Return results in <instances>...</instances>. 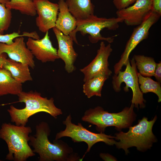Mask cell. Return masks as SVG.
Wrapping results in <instances>:
<instances>
[{"instance_id": "obj_1", "label": "cell", "mask_w": 161, "mask_h": 161, "mask_svg": "<svg viewBox=\"0 0 161 161\" xmlns=\"http://www.w3.org/2000/svg\"><path fill=\"white\" fill-rule=\"evenodd\" d=\"M36 134L30 136V144L33 152L39 155L40 161H75L78 157L73 154L72 148L62 141L51 143L48 138L50 131L46 122H41L36 126Z\"/></svg>"}, {"instance_id": "obj_2", "label": "cell", "mask_w": 161, "mask_h": 161, "mask_svg": "<svg viewBox=\"0 0 161 161\" xmlns=\"http://www.w3.org/2000/svg\"><path fill=\"white\" fill-rule=\"evenodd\" d=\"M17 96L18 100L16 102L24 103L25 107L18 109L11 105L7 110L11 122L16 125L26 126L29 117L38 112L47 113L55 118L62 114L61 110L55 105L52 97L48 99L42 97L40 93L32 91L27 92L22 91Z\"/></svg>"}, {"instance_id": "obj_3", "label": "cell", "mask_w": 161, "mask_h": 161, "mask_svg": "<svg viewBox=\"0 0 161 161\" xmlns=\"http://www.w3.org/2000/svg\"><path fill=\"white\" fill-rule=\"evenodd\" d=\"M31 128L17 126L10 123L2 124L0 129V138L4 140L8 147V153L6 159L14 161H26L35 154L30 147V141Z\"/></svg>"}, {"instance_id": "obj_4", "label": "cell", "mask_w": 161, "mask_h": 161, "mask_svg": "<svg viewBox=\"0 0 161 161\" xmlns=\"http://www.w3.org/2000/svg\"><path fill=\"white\" fill-rule=\"evenodd\" d=\"M157 118L155 116L148 121L147 118L144 117L137 125L130 126L127 132L120 131L116 133L115 138L119 141L115 144L117 147L123 149L126 154L129 152L128 148L133 146L140 151L150 148L156 141L152 129Z\"/></svg>"}, {"instance_id": "obj_5", "label": "cell", "mask_w": 161, "mask_h": 161, "mask_svg": "<svg viewBox=\"0 0 161 161\" xmlns=\"http://www.w3.org/2000/svg\"><path fill=\"white\" fill-rule=\"evenodd\" d=\"M134 107L131 103L129 107L125 108L120 112L110 113L97 106L86 111L82 120L95 125L96 129L101 133L108 126H115L119 130L128 128L135 119Z\"/></svg>"}, {"instance_id": "obj_6", "label": "cell", "mask_w": 161, "mask_h": 161, "mask_svg": "<svg viewBox=\"0 0 161 161\" xmlns=\"http://www.w3.org/2000/svg\"><path fill=\"white\" fill-rule=\"evenodd\" d=\"M123 22L121 19L117 17L109 18L98 17L93 14L86 19L77 20L76 27L69 35L77 44H79L76 34L78 32H80L83 36L89 34V40L92 43L95 44L99 41H103L110 44L114 41V37L117 35L105 37L100 33V31L104 28L110 30H115L119 27V23Z\"/></svg>"}, {"instance_id": "obj_7", "label": "cell", "mask_w": 161, "mask_h": 161, "mask_svg": "<svg viewBox=\"0 0 161 161\" xmlns=\"http://www.w3.org/2000/svg\"><path fill=\"white\" fill-rule=\"evenodd\" d=\"M63 123L65 125L66 128L64 130L57 134L55 140H58L63 137H67L71 138L74 142H85L88 145L85 154L90 151L94 144L97 142H103L109 145H113L116 143L113 139L115 138V137L107 135L101 132L94 133L84 128L80 123H78L77 125L72 123L70 114L67 116Z\"/></svg>"}, {"instance_id": "obj_8", "label": "cell", "mask_w": 161, "mask_h": 161, "mask_svg": "<svg viewBox=\"0 0 161 161\" xmlns=\"http://www.w3.org/2000/svg\"><path fill=\"white\" fill-rule=\"evenodd\" d=\"M126 67L124 71H119L117 74H114L112 77V83L114 90L116 92H120L121 90V85L124 82L126 86L124 90L126 92L129 91L130 88L132 92L131 103L134 106L138 108L145 107V102L143 98V94L141 92L138 83V71L134 60L133 58L129 59L126 62Z\"/></svg>"}, {"instance_id": "obj_9", "label": "cell", "mask_w": 161, "mask_h": 161, "mask_svg": "<svg viewBox=\"0 0 161 161\" xmlns=\"http://www.w3.org/2000/svg\"><path fill=\"white\" fill-rule=\"evenodd\" d=\"M161 15L151 11L144 21L135 28L127 41L119 61L114 66V74H117L129 59L132 51L141 41L147 39L151 27L159 19Z\"/></svg>"}, {"instance_id": "obj_10", "label": "cell", "mask_w": 161, "mask_h": 161, "mask_svg": "<svg viewBox=\"0 0 161 161\" xmlns=\"http://www.w3.org/2000/svg\"><path fill=\"white\" fill-rule=\"evenodd\" d=\"M112 51L110 43L106 45L103 41L101 42L95 58L88 65L80 69L84 74V82L99 74L108 77L111 75L112 72L109 67L108 60Z\"/></svg>"}, {"instance_id": "obj_11", "label": "cell", "mask_w": 161, "mask_h": 161, "mask_svg": "<svg viewBox=\"0 0 161 161\" xmlns=\"http://www.w3.org/2000/svg\"><path fill=\"white\" fill-rule=\"evenodd\" d=\"M33 2L38 15L35 22L39 30L45 33L55 27L59 10L58 4L48 0H33Z\"/></svg>"}, {"instance_id": "obj_12", "label": "cell", "mask_w": 161, "mask_h": 161, "mask_svg": "<svg viewBox=\"0 0 161 161\" xmlns=\"http://www.w3.org/2000/svg\"><path fill=\"white\" fill-rule=\"evenodd\" d=\"M151 0H137L134 4L116 12L117 17L127 26H138L151 11Z\"/></svg>"}, {"instance_id": "obj_13", "label": "cell", "mask_w": 161, "mask_h": 161, "mask_svg": "<svg viewBox=\"0 0 161 161\" xmlns=\"http://www.w3.org/2000/svg\"><path fill=\"white\" fill-rule=\"evenodd\" d=\"M0 53H5L10 59L27 64L32 69L35 66L34 56L27 47L23 37L15 38L10 44L0 43Z\"/></svg>"}, {"instance_id": "obj_14", "label": "cell", "mask_w": 161, "mask_h": 161, "mask_svg": "<svg viewBox=\"0 0 161 161\" xmlns=\"http://www.w3.org/2000/svg\"><path fill=\"white\" fill-rule=\"evenodd\" d=\"M26 44L33 55L42 63L54 62L59 58L57 50L53 46L50 40L48 31L41 39L29 37Z\"/></svg>"}, {"instance_id": "obj_15", "label": "cell", "mask_w": 161, "mask_h": 161, "mask_svg": "<svg viewBox=\"0 0 161 161\" xmlns=\"http://www.w3.org/2000/svg\"><path fill=\"white\" fill-rule=\"evenodd\" d=\"M52 29L58 44V56L64 62L66 71L72 73L75 69L74 64L78 56L73 47V39L69 35L64 34L55 27Z\"/></svg>"}, {"instance_id": "obj_16", "label": "cell", "mask_w": 161, "mask_h": 161, "mask_svg": "<svg viewBox=\"0 0 161 161\" xmlns=\"http://www.w3.org/2000/svg\"><path fill=\"white\" fill-rule=\"evenodd\" d=\"M58 4L59 12L55 27L64 34L70 35L76 27L77 20L69 11L64 0H59Z\"/></svg>"}, {"instance_id": "obj_17", "label": "cell", "mask_w": 161, "mask_h": 161, "mask_svg": "<svg viewBox=\"0 0 161 161\" xmlns=\"http://www.w3.org/2000/svg\"><path fill=\"white\" fill-rule=\"evenodd\" d=\"M69 11L77 20L86 19L94 14V6L91 0H66Z\"/></svg>"}, {"instance_id": "obj_18", "label": "cell", "mask_w": 161, "mask_h": 161, "mask_svg": "<svg viewBox=\"0 0 161 161\" xmlns=\"http://www.w3.org/2000/svg\"><path fill=\"white\" fill-rule=\"evenodd\" d=\"M29 67L27 64L7 58L3 67L8 70L16 80L22 83L32 80Z\"/></svg>"}, {"instance_id": "obj_19", "label": "cell", "mask_w": 161, "mask_h": 161, "mask_svg": "<svg viewBox=\"0 0 161 161\" xmlns=\"http://www.w3.org/2000/svg\"><path fill=\"white\" fill-rule=\"evenodd\" d=\"M22 91V83L16 80L8 70L0 68V96L8 94L17 95Z\"/></svg>"}, {"instance_id": "obj_20", "label": "cell", "mask_w": 161, "mask_h": 161, "mask_svg": "<svg viewBox=\"0 0 161 161\" xmlns=\"http://www.w3.org/2000/svg\"><path fill=\"white\" fill-rule=\"evenodd\" d=\"M109 77L99 74L87 80L83 85V92L89 98L94 96L101 97V91L105 82Z\"/></svg>"}, {"instance_id": "obj_21", "label": "cell", "mask_w": 161, "mask_h": 161, "mask_svg": "<svg viewBox=\"0 0 161 161\" xmlns=\"http://www.w3.org/2000/svg\"><path fill=\"white\" fill-rule=\"evenodd\" d=\"M134 59L139 73L147 77L154 76L157 64L154 59L143 55H134Z\"/></svg>"}, {"instance_id": "obj_22", "label": "cell", "mask_w": 161, "mask_h": 161, "mask_svg": "<svg viewBox=\"0 0 161 161\" xmlns=\"http://www.w3.org/2000/svg\"><path fill=\"white\" fill-rule=\"evenodd\" d=\"M138 83L139 87L143 93L152 92L156 94L158 97V102L161 101V83L155 81L150 77H144L139 72L138 73Z\"/></svg>"}, {"instance_id": "obj_23", "label": "cell", "mask_w": 161, "mask_h": 161, "mask_svg": "<svg viewBox=\"0 0 161 161\" xmlns=\"http://www.w3.org/2000/svg\"><path fill=\"white\" fill-rule=\"evenodd\" d=\"M5 6L27 16H34L37 14L33 0H10Z\"/></svg>"}, {"instance_id": "obj_24", "label": "cell", "mask_w": 161, "mask_h": 161, "mask_svg": "<svg viewBox=\"0 0 161 161\" xmlns=\"http://www.w3.org/2000/svg\"><path fill=\"white\" fill-rule=\"evenodd\" d=\"M11 10L6 7L5 4L0 3V35L9 28L11 21Z\"/></svg>"}, {"instance_id": "obj_25", "label": "cell", "mask_w": 161, "mask_h": 161, "mask_svg": "<svg viewBox=\"0 0 161 161\" xmlns=\"http://www.w3.org/2000/svg\"><path fill=\"white\" fill-rule=\"evenodd\" d=\"M25 36L36 39L38 37V34L36 32H23L22 34H20L18 32H14L10 34L0 35V43L10 44L13 42L15 38Z\"/></svg>"}, {"instance_id": "obj_26", "label": "cell", "mask_w": 161, "mask_h": 161, "mask_svg": "<svg viewBox=\"0 0 161 161\" xmlns=\"http://www.w3.org/2000/svg\"><path fill=\"white\" fill-rule=\"evenodd\" d=\"M137 0H113V4L117 10L126 8L134 3Z\"/></svg>"}, {"instance_id": "obj_27", "label": "cell", "mask_w": 161, "mask_h": 161, "mask_svg": "<svg viewBox=\"0 0 161 161\" xmlns=\"http://www.w3.org/2000/svg\"><path fill=\"white\" fill-rule=\"evenodd\" d=\"M153 11L161 15V0H151Z\"/></svg>"}, {"instance_id": "obj_28", "label": "cell", "mask_w": 161, "mask_h": 161, "mask_svg": "<svg viewBox=\"0 0 161 161\" xmlns=\"http://www.w3.org/2000/svg\"><path fill=\"white\" fill-rule=\"evenodd\" d=\"M154 76L157 81L161 83V62L157 64Z\"/></svg>"}, {"instance_id": "obj_29", "label": "cell", "mask_w": 161, "mask_h": 161, "mask_svg": "<svg viewBox=\"0 0 161 161\" xmlns=\"http://www.w3.org/2000/svg\"><path fill=\"white\" fill-rule=\"evenodd\" d=\"M100 157L105 161H116V159L112 156L108 154L101 153Z\"/></svg>"}, {"instance_id": "obj_30", "label": "cell", "mask_w": 161, "mask_h": 161, "mask_svg": "<svg viewBox=\"0 0 161 161\" xmlns=\"http://www.w3.org/2000/svg\"><path fill=\"white\" fill-rule=\"evenodd\" d=\"M6 54L5 53H0V68H3V64L7 59Z\"/></svg>"}, {"instance_id": "obj_31", "label": "cell", "mask_w": 161, "mask_h": 161, "mask_svg": "<svg viewBox=\"0 0 161 161\" xmlns=\"http://www.w3.org/2000/svg\"><path fill=\"white\" fill-rule=\"evenodd\" d=\"M10 1V0H0V3L4 4H6Z\"/></svg>"}]
</instances>
